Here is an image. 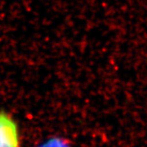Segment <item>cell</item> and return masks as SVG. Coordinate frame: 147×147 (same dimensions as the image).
<instances>
[{
  "label": "cell",
  "instance_id": "obj_1",
  "mask_svg": "<svg viewBox=\"0 0 147 147\" xmlns=\"http://www.w3.org/2000/svg\"><path fill=\"white\" fill-rule=\"evenodd\" d=\"M20 127L11 113L0 110V147H21Z\"/></svg>",
  "mask_w": 147,
  "mask_h": 147
}]
</instances>
